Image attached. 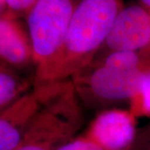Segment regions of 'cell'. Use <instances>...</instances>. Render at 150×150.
Returning a JSON list of instances; mask_svg holds the SVG:
<instances>
[{
    "label": "cell",
    "instance_id": "cell-12",
    "mask_svg": "<svg viewBox=\"0 0 150 150\" xmlns=\"http://www.w3.org/2000/svg\"><path fill=\"white\" fill-rule=\"evenodd\" d=\"M57 150H105L95 142L88 139L84 135L74 139L70 142L62 145Z\"/></svg>",
    "mask_w": 150,
    "mask_h": 150
},
{
    "label": "cell",
    "instance_id": "cell-5",
    "mask_svg": "<svg viewBox=\"0 0 150 150\" xmlns=\"http://www.w3.org/2000/svg\"><path fill=\"white\" fill-rule=\"evenodd\" d=\"M63 81L33 85L32 90L0 112V150H14L43 105Z\"/></svg>",
    "mask_w": 150,
    "mask_h": 150
},
{
    "label": "cell",
    "instance_id": "cell-3",
    "mask_svg": "<svg viewBox=\"0 0 150 150\" xmlns=\"http://www.w3.org/2000/svg\"><path fill=\"white\" fill-rule=\"evenodd\" d=\"M79 2L38 0L28 15L35 67L33 85L56 82L70 20Z\"/></svg>",
    "mask_w": 150,
    "mask_h": 150
},
{
    "label": "cell",
    "instance_id": "cell-6",
    "mask_svg": "<svg viewBox=\"0 0 150 150\" xmlns=\"http://www.w3.org/2000/svg\"><path fill=\"white\" fill-rule=\"evenodd\" d=\"M147 49H150V13L137 3L123 6L118 12L93 61L115 52H140Z\"/></svg>",
    "mask_w": 150,
    "mask_h": 150
},
{
    "label": "cell",
    "instance_id": "cell-2",
    "mask_svg": "<svg viewBox=\"0 0 150 150\" xmlns=\"http://www.w3.org/2000/svg\"><path fill=\"white\" fill-rule=\"evenodd\" d=\"M123 6L118 0L79 2L70 20L56 82L71 80L91 64Z\"/></svg>",
    "mask_w": 150,
    "mask_h": 150
},
{
    "label": "cell",
    "instance_id": "cell-11",
    "mask_svg": "<svg viewBox=\"0 0 150 150\" xmlns=\"http://www.w3.org/2000/svg\"><path fill=\"white\" fill-rule=\"evenodd\" d=\"M38 0H7V10L5 15L15 18L19 16L29 14Z\"/></svg>",
    "mask_w": 150,
    "mask_h": 150
},
{
    "label": "cell",
    "instance_id": "cell-4",
    "mask_svg": "<svg viewBox=\"0 0 150 150\" xmlns=\"http://www.w3.org/2000/svg\"><path fill=\"white\" fill-rule=\"evenodd\" d=\"M83 105L71 81L45 103L14 150H57L74 139L83 123Z\"/></svg>",
    "mask_w": 150,
    "mask_h": 150
},
{
    "label": "cell",
    "instance_id": "cell-8",
    "mask_svg": "<svg viewBox=\"0 0 150 150\" xmlns=\"http://www.w3.org/2000/svg\"><path fill=\"white\" fill-rule=\"evenodd\" d=\"M0 60L13 69H23L33 64L28 32L17 19L5 14L0 18Z\"/></svg>",
    "mask_w": 150,
    "mask_h": 150
},
{
    "label": "cell",
    "instance_id": "cell-15",
    "mask_svg": "<svg viewBox=\"0 0 150 150\" xmlns=\"http://www.w3.org/2000/svg\"><path fill=\"white\" fill-rule=\"evenodd\" d=\"M137 3L139 4L141 6H143L145 9H147L150 13V0H139Z\"/></svg>",
    "mask_w": 150,
    "mask_h": 150
},
{
    "label": "cell",
    "instance_id": "cell-14",
    "mask_svg": "<svg viewBox=\"0 0 150 150\" xmlns=\"http://www.w3.org/2000/svg\"><path fill=\"white\" fill-rule=\"evenodd\" d=\"M7 10V3L4 0H0V18L4 16Z\"/></svg>",
    "mask_w": 150,
    "mask_h": 150
},
{
    "label": "cell",
    "instance_id": "cell-9",
    "mask_svg": "<svg viewBox=\"0 0 150 150\" xmlns=\"http://www.w3.org/2000/svg\"><path fill=\"white\" fill-rule=\"evenodd\" d=\"M29 83L4 64L0 68V112L29 91Z\"/></svg>",
    "mask_w": 150,
    "mask_h": 150
},
{
    "label": "cell",
    "instance_id": "cell-16",
    "mask_svg": "<svg viewBox=\"0 0 150 150\" xmlns=\"http://www.w3.org/2000/svg\"><path fill=\"white\" fill-rule=\"evenodd\" d=\"M4 64H6L5 63H4L3 61H1V60H0V68H1L2 66H4Z\"/></svg>",
    "mask_w": 150,
    "mask_h": 150
},
{
    "label": "cell",
    "instance_id": "cell-10",
    "mask_svg": "<svg viewBox=\"0 0 150 150\" xmlns=\"http://www.w3.org/2000/svg\"><path fill=\"white\" fill-rule=\"evenodd\" d=\"M129 109L136 118L150 117V71L145 75L139 92L131 99Z\"/></svg>",
    "mask_w": 150,
    "mask_h": 150
},
{
    "label": "cell",
    "instance_id": "cell-1",
    "mask_svg": "<svg viewBox=\"0 0 150 150\" xmlns=\"http://www.w3.org/2000/svg\"><path fill=\"white\" fill-rule=\"evenodd\" d=\"M149 71L150 49L115 52L93 61L71 81L83 107L98 113L129 108Z\"/></svg>",
    "mask_w": 150,
    "mask_h": 150
},
{
    "label": "cell",
    "instance_id": "cell-13",
    "mask_svg": "<svg viewBox=\"0 0 150 150\" xmlns=\"http://www.w3.org/2000/svg\"><path fill=\"white\" fill-rule=\"evenodd\" d=\"M137 150H150V128L143 143L140 144Z\"/></svg>",
    "mask_w": 150,
    "mask_h": 150
},
{
    "label": "cell",
    "instance_id": "cell-7",
    "mask_svg": "<svg viewBox=\"0 0 150 150\" xmlns=\"http://www.w3.org/2000/svg\"><path fill=\"white\" fill-rule=\"evenodd\" d=\"M136 119L129 108L105 110L97 113L84 136L105 150H134Z\"/></svg>",
    "mask_w": 150,
    "mask_h": 150
}]
</instances>
